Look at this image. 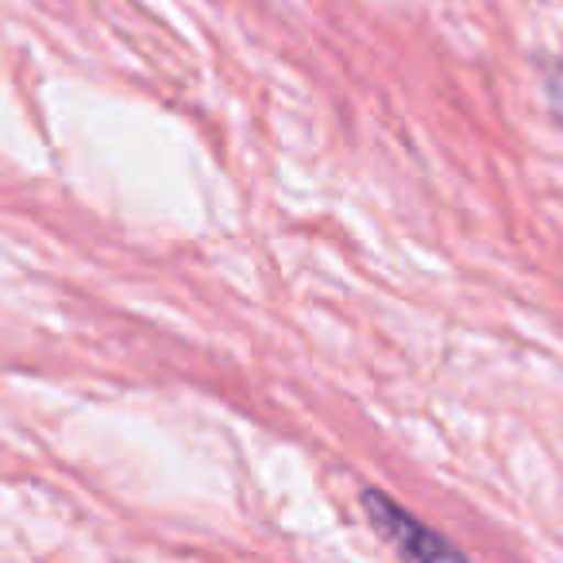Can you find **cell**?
I'll use <instances>...</instances> for the list:
<instances>
[{"label":"cell","mask_w":563,"mask_h":563,"mask_svg":"<svg viewBox=\"0 0 563 563\" xmlns=\"http://www.w3.org/2000/svg\"><path fill=\"white\" fill-rule=\"evenodd\" d=\"M363 514L371 517L378 537L398 548L406 560H463V548H455L452 540H444L437 529L417 521L406 506L386 498L383 490H363Z\"/></svg>","instance_id":"cell-1"},{"label":"cell","mask_w":563,"mask_h":563,"mask_svg":"<svg viewBox=\"0 0 563 563\" xmlns=\"http://www.w3.org/2000/svg\"><path fill=\"white\" fill-rule=\"evenodd\" d=\"M544 104H548V117L563 128V55L555 63H548L544 70Z\"/></svg>","instance_id":"cell-2"}]
</instances>
